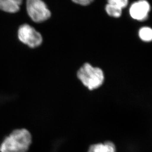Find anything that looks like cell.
Here are the masks:
<instances>
[{"label":"cell","mask_w":152,"mask_h":152,"mask_svg":"<svg viewBox=\"0 0 152 152\" xmlns=\"http://www.w3.org/2000/svg\"><path fill=\"white\" fill-rule=\"evenodd\" d=\"M32 143L31 133L26 129H17L5 137L0 152H26Z\"/></svg>","instance_id":"cell-1"},{"label":"cell","mask_w":152,"mask_h":152,"mask_svg":"<svg viewBox=\"0 0 152 152\" xmlns=\"http://www.w3.org/2000/svg\"><path fill=\"white\" fill-rule=\"evenodd\" d=\"M77 77L88 89H96L102 85L104 73L100 68L94 67L89 63H85L77 71Z\"/></svg>","instance_id":"cell-2"},{"label":"cell","mask_w":152,"mask_h":152,"mask_svg":"<svg viewBox=\"0 0 152 152\" xmlns=\"http://www.w3.org/2000/svg\"><path fill=\"white\" fill-rule=\"evenodd\" d=\"M26 8L29 16L37 23L45 21L51 16V12L42 0H27Z\"/></svg>","instance_id":"cell-3"},{"label":"cell","mask_w":152,"mask_h":152,"mask_svg":"<svg viewBox=\"0 0 152 152\" xmlns=\"http://www.w3.org/2000/svg\"><path fill=\"white\" fill-rule=\"evenodd\" d=\"M18 38L20 42L31 48H37L42 42V36L30 25L24 24L18 30Z\"/></svg>","instance_id":"cell-4"},{"label":"cell","mask_w":152,"mask_h":152,"mask_svg":"<svg viewBox=\"0 0 152 152\" xmlns=\"http://www.w3.org/2000/svg\"><path fill=\"white\" fill-rule=\"evenodd\" d=\"M150 6L146 0H140L132 4L129 9L130 16L137 20L146 19L150 10Z\"/></svg>","instance_id":"cell-5"},{"label":"cell","mask_w":152,"mask_h":152,"mask_svg":"<svg viewBox=\"0 0 152 152\" xmlns=\"http://www.w3.org/2000/svg\"><path fill=\"white\" fill-rule=\"evenodd\" d=\"M22 0H0V10L7 13H16L20 10Z\"/></svg>","instance_id":"cell-6"},{"label":"cell","mask_w":152,"mask_h":152,"mask_svg":"<svg viewBox=\"0 0 152 152\" xmlns=\"http://www.w3.org/2000/svg\"><path fill=\"white\" fill-rule=\"evenodd\" d=\"M88 152H116L115 145L111 141L104 143L93 144L89 147Z\"/></svg>","instance_id":"cell-7"},{"label":"cell","mask_w":152,"mask_h":152,"mask_svg":"<svg viewBox=\"0 0 152 152\" xmlns=\"http://www.w3.org/2000/svg\"><path fill=\"white\" fill-rule=\"evenodd\" d=\"M139 37L142 41L145 42H151L152 41V29L144 27L141 28L139 32Z\"/></svg>","instance_id":"cell-8"},{"label":"cell","mask_w":152,"mask_h":152,"mask_svg":"<svg viewBox=\"0 0 152 152\" xmlns=\"http://www.w3.org/2000/svg\"><path fill=\"white\" fill-rule=\"evenodd\" d=\"M105 10L109 15L114 18H119L122 13V9L112 4H107Z\"/></svg>","instance_id":"cell-9"},{"label":"cell","mask_w":152,"mask_h":152,"mask_svg":"<svg viewBox=\"0 0 152 152\" xmlns=\"http://www.w3.org/2000/svg\"><path fill=\"white\" fill-rule=\"evenodd\" d=\"M108 4H112L123 9L127 6L128 0H108Z\"/></svg>","instance_id":"cell-10"},{"label":"cell","mask_w":152,"mask_h":152,"mask_svg":"<svg viewBox=\"0 0 152 152\" xmlns=\"http://www.w3.org/2000/svg\"><path fill=\"white\" fill-rule=\"evenodd\" d=\"M72 1L76 4L85 6L91 4L92 1H94V0H72Z\"/></svg>","instance_id":"cell-11"}]
</instances>
